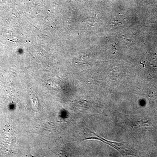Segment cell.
<instances>
[{"label": "cell", "instance_id": "obj_1", "mask_svg": "<svg viewBox=\"0 0 157 157\" xmlns=\"http://www.w3.org/2000/svg\"><path fill=\"white\" fill-rule=\"evenodd\" d=\"M95 135L97 136V137H91L90 139H95V140H100V141H101L102 142L106 144H109V145L114 147V148L117 150L118 151H120L123 154H124V153L126 155L128 154H130V151L125 148V147L124 144H122L117 143V142H112V141H109V140L104 139L103 137H99V136L96 135V134H95Z\"/></svg>", "mask_w": 157, "mask_h": 157}]
</instances>
